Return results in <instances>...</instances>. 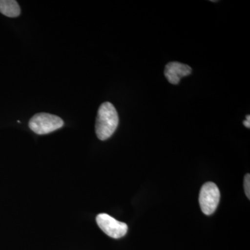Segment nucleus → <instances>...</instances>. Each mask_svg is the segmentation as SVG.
<instances>
[{"mask_svg": "<svg viewBox=\"0 0 250 250\" xmlns=\"http://www.w3.org/2000/svg\"><path fill=\"white\" fill-rule=\"evenodd\" d=\"M192 68L189 65L179 62H170L166 65L164 75L172 84H178L182 77L190 75Z\"/></svg>", "mask_w": 250, "mask_h": 250, "instance_id": "39448f33", "label": "nucleus"}, {"mask_svg": "<svg viewBox=\"0 0 250 250\" xmlns=\"http://www.w3.org/2000/svg\"><path fill=\"white\" fill-rule=\"evenodd\" d=\"M99 228L107 236L113 238H121L127 233L126 224L118 221L106 213H100L96 218Z\"/></svg>", "mask_w": 250, "mask_h": 250, "instance_id": "20e7f679", "label": "nucleus"}, {"mask_svg": "<svg viewBox=\"0 0 250 250\" xmlns=\"http://www.w3.org/2000/svg\"><path fill=\"white\" fill-rule=\"evenodd\" d=\"M245 191H246V196L250 200V174H246L244 179Z\"/></svg>", "mask_w": 250, "mask_h": 250, "instance_id": "0eeeda50", "label": "nucleus"}, {"mask_svg": "<svg viewBox=\"0 0 250 250\" xmlns=\"http://www.w3.org/2000/svg\"><path fill=\"white\" fill-rule=\"evenodd\" d=\"M64 122L60 117L47 113L34 115L29 123V128L39 135L49 134L63 126Z\"/></svg>", "mask_w": 250, "mask_h": 250, "instance_id": "f03ea898", "label": "nucleus"}, {"mask_svg": "<svg viewBox=\"0 0 250 250\" xmlns=\"http://www.w3.org/2000/svg\"><path fill=\"white\" fill-rule=\"evenodd\" d=\"M220 192L216 184L207 182L202 186L199 196V202L202 211L205 215L214 213L220 202Z\"/></svg>", "mask_w": 250, "mask_h": 250, "instance_id": "7ed1b4c3", "label": "nucleus"}, {"mask_svg": "<svg viewBox=\"0 0 250 250\" xmlns=\"http://www.w3.org/2000/svg\"><path fill=\"white\" fill-rule=\"evenodd\" d=\"M247 120L243 122V124H244L245 126H246L247 128L250 127V116L248 115L246 117Z\"/></svg>", "mask_w": 250, "mask_h": 250, "instance_id": "6e6552de", "label": "nucleus"}, {"mask_svg": "<svg viewBox=\"0 0 250 250\" xmlns=\"http://www.w3.org/2000/svg\"><path fill=\"white\" fill-rule=\"evenodd\" d=\"M119 123L118 112L115 106L110 103L102 104L99 108L95 133L99 139L106 141L114 134Z\"/></svg>", "mask_w": 250, "mask_h": 250, "instance_id": "f257e3e1", "label": "nucleus"}, {"mask_svg": "<svg viewBox=\"0 0 250 250\" xmlns=\"http://www.w3.org/2000/svg\"><path fill=\"white\" fill-rule=\"evenodd\" d=\"M21 7L15 0H0V13L9 18H16L21 14Z\"/></svg>", "mask_w": 250, "mask_h": 250, "instance_id": "423d86ee", "label": "nucleus"}]
</instances>
